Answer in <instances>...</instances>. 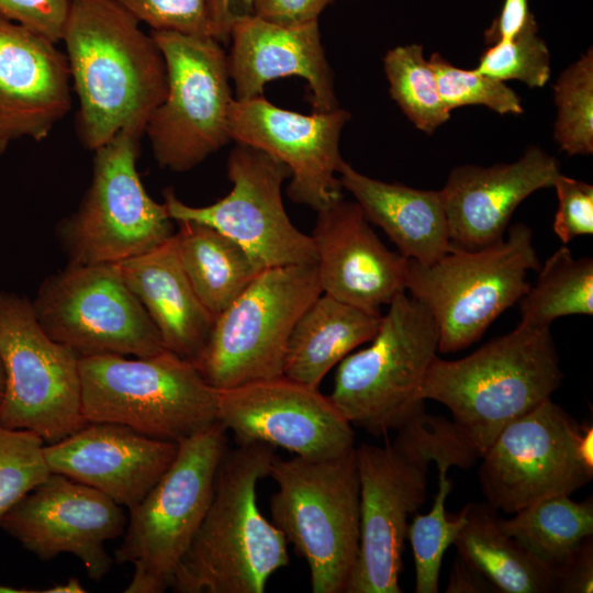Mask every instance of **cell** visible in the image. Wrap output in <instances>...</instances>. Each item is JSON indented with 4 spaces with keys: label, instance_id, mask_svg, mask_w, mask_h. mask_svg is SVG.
I'll list each match as a JSON object with an SVG mask.
<instances>
[{
    "label": "cell",
    "instance_id": "obj_11",
    "mask_svg": "<svg viewBox=\"0 0 593 593\" xmlns=\"http://www.w3.org/2000/svg\"><path fill=\"white\" fill-rule=\"evenodd\" d=\"M165 59L167 92L145 132L163 168L188 171L231 139L227 56L209 36L152 31Z\"/></svg>",
    "mask_w": 593,
    "mask_h": 593
},
{
    "label": "cell",
    "instance_id": "obj_14",
    "mask_svg": "<svg viewBox=\"0 0 593 593\" xmlns=\"http://www.w3.org/2000/svg\"><path fill=\"white\" fill-rule=\"evenodd\" d=\"M0 356L5 373L1 426L33 432L52 444L87 424L80 356L53 340L32 301L14 292L0 291Z\"/></svg>",
    "mask_w": 593,
    "mask_h": 593
},
{
    "label": "cell",
    "instance_id": "obj_31",
    "mask_svg": "<svg viewBox=\"0 0 593 593\" xmlns=\"http://www.w3.org/2000/svg\"><path fill=\"white\" fill-rule=\"evenodd\" d=\"M536 283L519 299L521 324L549 326L567 315L593 313V260L558 248L539 270Z\"/></svg>",
    "mask_w": 593,
    "mask_h": 593
},
{
    "label": "cell",
    "instance_id": "obj_33",
    "mask_svg": "<svg viewBox=\"0 0 593 593\" xmlns=\"http://www.w3.org/2000/svg\"><path fill=\"white\" fill-rule=\"evenodd\" d=\"M438 491L427 514H416L407 527L415 563V592L437 593L440 568L445 551L454 545L466 523V506L449 518L445 503L451 491L452 481L447 477L450 467L437 466Z\"/></svg>",
    "mask_w": 593,
    "mask_h": 593
},
{
    "label": "cell",
    "instance_id": "obj_8",
    "mask_svg": "<svg viewBox=\"0 0 593 593\" xmlns=\"http://www.w3.org/2000/svg\"><path fill=\"white\" fill-rule=\"evenodd\" d=\"M227 444V430L219 421L178 443L170 467L130 510L114 552L118 563L133 568L125 593H161L169 588L208 511Z\"/></svg>",
    "mask_w": 593,
    "mask_h": 593
},
{
    "label": "cell",
    "instance_id": "obj_45",
    "mask_svg": "<svg viewBox=\"0 0 593 593\" xmlns=\"http://www.w3.org/2000/svg\"><path fill=\"white\" fill-rule=\"evenodd\" d=\"M447 593H486L495 592L491 583L459 556L455 559L450 572Z\"/></svg>",
    "mask_w": 593,
    "mask_h": 593
},
{
    "label": "cell",
    "instance_id": "obj_7",
    "mask_svg": "<svg viewBox=\"0 0 593 593\" xmlns=\"http://www.w3.org/2000/svg\"><path fill=\"white\" fill-rule=\"evenodd\" d=\"M540 269L533 232L517 223L506 237L479 249L454 248L422 265L409 259L406 290L434 318L438 351L456 353L477 342L530 287Z\"/></svg>",
    "mask_w": 593,
    "mask_h": 593
},
{
    "label": "cell",
    "instance_id": "obj_47",
    "mask_svg": "<svg viewBox=\"0 0 593 593\" xmlns=\"http://www.w3.org/2000/svg\"><path fill=\"white\" fill-rule=\"evenodd\" d=\"M33 592H37V591L0 585V593H33Z\"/></svg>",
    "mask_w": 593,
    "mask_h": 593
},
{
    "label": "cell",
    "instance_id": "obj_23",
    "mask_svg": "<svg viewBox=\"0 0 593 593\" xmlns=\"http://www.w3.org/2000/svg\"><path fill=\"white\" fill-rule=\"evenodd\" d=\"M55 44L0 16V137L42 141L68 113L70 70Z\"/></svg>",
    "mask_w": 593,
    "mask_h": 593
},
{
    "label": "cell",
    "instance_id": "obj_42",
    "mask_svg": "<svg viewBox=\"0 0 593 593\" xmlns=\"http://www.w3.org/2000/svg\"><path fill=\"white\" fill-rule=\"evenodd\" d=\"M592 536L556 571V592L591 593L593 590Z\"/></svg>",
    "mask_w": 593,
    "mask_h": 593
},
{
    "label": "cell",
    "instance_id": "obj_29",
    "mask_svg": "<svg viewBox=\"0 0 593 593\" xmlns=\"http://www.w3.org/2000/svg\"><path fill=\"white\" fill-rule=\"evenodd\" d=\"M175 232L180 264L203 305L216 317L261 269L236 242L213 227L178 222Z\"/></svg>",
    "mask_w": 593,
    "mask_h": 593
},
{
    "label": "cell",
    "instance_id": "obj_49",
    "mask_svg": "<svg viewBox=\"0 0 593 593\" xmlns=\"http://www.w3.org/2000/svg\"><path fill=\"white\" fill-rule=\"evenodd\" d=\"M9 143L8 139L0 137V156L7 150Z\"/></svg>",
    "mask_w": 593,
    "mask_h": 593
},
{
    "label": "cell",
    "instance_id": "obj_17",
    "mask_svg": "<svg viewBox=\"0 0 593 593\" xmlns=\"http://www.w3.org/2000/svg\"><path fill=\"white\" fill-rule=\"evenodd\" d=\"M217 421L237 445L262 443L305 459L355 448L353 425L328 395L284 376L220 391Z\"/></svg>",
    "mask_w": 593,
    "mask_h": 593
},
{
    "label": "cell",
    "instance_id": "obj_44",
    "mask_svg": "<svg viewBox=\"0 0 593 593\" xmlns=\"http://www.w3.org/2000/svg\"><path fill=\"white\" fill-rule=\"evenodd\" d=\"M255 0H209L210 15L215 38L222 43L230 40L233 25L254 14Z\"/></svg>",
    "mask_w": 593,
    "mask_h": 593
},
{
    "label": "cell",
    "instance_id": "obj_48",
    "mask_svg": "<svg viewBox=\"0 0 593 593\" xmlns=\"http://www.w3.org/2000/svg\"><path fill=\"white\" fill-rule=\"evenodd\" d=\"M4 385H5V373H4L3 362H2V359H1V356H0V403H1L2 398H3Z\"/></svg>",
    "mask_w": 593,
    "mask_h": 593
},
{
    "label": "cell",
    "instance_id": "obj_25",
    "mask_svg": "<svg viewBox=\"0 0 593 593\" xmlns=\"http://www.w3.org/2000/svg\"><path fill=\"white\" fill-rule=\"evenodd\" d=\"M116 265L156 326L165 348L194 363L215 316L193 290L180 264L174 235L158 247Z\"/></svg>",
    "mask_w": 593,
    "mask_h": 593
},
{
    "label": "cell",
    "instance_id": "obj_32",
    "mask_svg": "<svg viewBox=\"0 0 593 593\" xmlns=\"http://www.w3.org/2000/svg\"><path fill=\"white\" fill-rule=\"evenodd\" d=\"M383 67L392 99L417 130L432 134L450 119L422 45L393 47Z\"/></svg>",
    "mask_w": 593,
    "mask_h": 593
},
{
    "label": "cell",
    "instance_id": "obj_20",
    "mask_svg": "<svg viewBox=\"0 0 593 593\" xmlns=\"http://www.w3.org/2000/svg\"><path fill=\"white\" fill-rule=\"evenodd\" d=\"M312 238L322 293L372 313L406 291L409 259L377 236L356 201L317 212Z\"/></svg>",
    "mask_w": 593,
    "mask_h": 593
},
{
    "label": "cell",
    "instance_id": "obj_22",
    "mask_svg": "<svg viewBox=\"0 0 593 593\" xmlns=\"http://www.w3.org/2000/svg\"><path fill=\"white\" fill-rule=\"evenodd\" d=\"M560 175L557 158L538 146L513 163L455 167L440 190L452 246L472 250L500 240L521 202Z\"/></svg>",
    "mask_w": 593,
    "mask_h": 593
},
{
    "label": "cell",
    "instance_id": "obj_43",
    "mask_svg": "<svg viewBox=\"0 0 593 593\" xmlns=\"http://www.w3.org/2000/svg\"><path fill=\"white\" fill-rule=\"evenodd\" d=\"M534 18L528 0H504L499 15L484 32V41L488 45H492L507 40Z\"/></svg>",
    "mask_w": 593,
    "mask_h": 593
},
{
    "label": "cell",
    "instance_id": "obj_24",
    "mask_svg": "<svg viewBox=\"0 0 593 593\" xmlns=\"http://www.w3.org/2000/svg\"><path fill=\"white\" fill-rule=\"evenodd\" d=\"M230 40L227 65L235 100L262 96L267 82L298 76L309 83L313 112L338 108L317 21L283 25L251 14L235 22Z\"/></svg>",
    "mask_w": 593,
    "mask_h": 593
},
{
    "label": "cell",
    "instance_id": "obj_28",
    "mask_svg": "<svg viewBox=\"0 0 593 593\" xmlns=\"http://www.w3.org/2000/svg\"><path fill=\"white\" fill-rule=\"evenodd\" d=\"M497 511L485 503L466 505V523L454 545L458 556L502 593L556 592V573L499 527Z\"/></svg>",
    "mask_w": 593,
    "mask_h": 593
},
{
    "label": "cell",
    "instance_id": "obj_4",
    "mask_svg": "<svg viewBox=\"0 0 593 593\" xmlns=\"http://www.w3.org/2000/svg\"><path fill=\"white\" fill-rule=\"evenodd\" d=\"M562 379L550 327L519 323L463 358L436 356L419 398L448 407L481 457L508 423L551 399Z\"/></svg>",
    "mask_w": 593,
    "mask_h": 593
},
{
    "label": "cell",
    "instance_id": "obj_18",
    "mask_svg": "<svg viewBox=\"0 0 593 593\" xmlns=\"http://www.w3.org/2000/svg\"><path fill=\"white\" fill-rule=\"evenodd\" d=\"M0 527L42 560L76 556L99 581L112 566L104 545L124 533L126 518L102 492L52 472L0 519Z\"/></svg>",
    "mask_w": 593,
    "mask_h": 593
},
{
    "label": "cell",
    "instance_id": "obj_46",
    "mask_svg": "<svg viewBox=\"0 0 593 593\" xmlns=\"http://www.w3.org/2000/svg\"><path fill=\"white\" fill-rule=\"evenodd\" d=\"M42 592L45 593H82L86 592L80 581L76 578H70L66 583L56 584Z\"/></svg>",
    "mask_w": 593,
    "mask_h": 593
},
{
    "label": "cell",
    "instance_id": "obj_6",
    "mask_svg": "<svg viewBox=\"0 0 593 593\" xmlns=\"http://www.w3.org/2000/svg\"><path fill=\"white\" fill-rule=\"evenodd\" d=\"M356 448V447H355ZM326 459L273 457L272 524L305 559L313 593H345L360 537L356 450Z\"/></svg>",
    "mask_w": 593,
    "mask_h": 593
},
{
    "label": "cell",
    "instance_id": "obj_16",
    "mask_svg": "<svg viewBox=\"0 0 593 593\" xmlns=\"http://www.w3.org/2000/svg\"><path fill=\"white\" fill-rule=\"evenodd\" d=\"M233 187L219 201L191 206L171 189L164 204L172 221H192L213 227L239 244L261 269L291 265H315L316 248L311 235L298 230L286 213L281 197L287 165L255 147L236 143L226 161Z\"/></svg>",
    "mask_w": 593,
    "mask_h": 593
},
{
    "label": "cell",
    "instance_id": "obj_1",
    "mask_svg": "<svg viewBox=\"0 0 593 593\" xmlns=\"http://www.w3.org/2000/svg\"><path fill=\"white\" fill-rule=\"evenodd\" d=\"M385 446L356 447L360 497L357 558L345 593H401L399 584L407 518L426 500L432 461L470 468L480 454L452 422L425 407Z\"/></svg>",
    "mask_w": 593,
    "mask_h": 593
},
{
    "label": "cell",
    "instance_id": "obj_35",
    "mask_svg": "<svg viewBox=\"0 0 593 593\" xmlns=\"http://www.w3.org/2000/svg\"><path fill=\"white\" fill-rule=\"evenodd\" d=\"M475 69L500 81L519 80L529 88H541L550 78V53L532 19L514 36L489 46Z\"/></svg>",
    "mask_w": 593,
    "mask_h": 593
},
{
    "label": "cell",
    "instance_id": "obj_2",
    "mask_svg": "<svg viewBox=\"0 0 593 593\" xmlns=\"http://www.w3.org/2000/svg\"><path fill=\"white\" fill-rule=\"evenodd\" d=\"M60 41L85 146L96 150L120 132L142 136L167 92L165 59L152 34L115 0H69Z\"/></svg>",
    "mask_w": 593,
    "mask_h": 593
},
{
    "label": "cell",
    "instance_id": "obj_40",
    "mask_svg": "<svg viewBox=\"0 0 593 593\" xmlns=\"http://www.w3.org/2000/svg\"><path fill=\"white\" fill-rule=\"evenodd\" d=\"M69 0H0V16L57 43L61 40Z\"/></svg>",
    "mask_w": 593,
    "mask_h": 593
},
{
    "label": "cell",
    "instance_id": "obj_21",
    "mask_svg": "<svg viewBox=\"0 0 593 593\" xmlns=\"http://www.w3.org/2000/svg\"><path fill=\"white\" fill-rule=\"evenodd\" d=\"M177 452L178 443L115 423H87L44 446L51 472L89 485L128 510L157 483Z\"/></svg>",
    "mask_w": 593,
    "mask_h": 593
},
{
    "label": "cell",
    "instance_id": "obj_38",
    "mask_svg": "<svg viewBox=\"0 0 593 593\" xmlns=\"http://www.w3.org/2000/svg\"><path fill=\"white\" fill-rule=\"evenodd\" d=\"M153 31L214 36L209 0H115ZM216 40V38H215Z\"/></svg>",
    "mask_w": 593,
    "mask_h": 593
},
{
    "label": "cell",
    "instance_id": "obj_26",
    "mask_svg": "<svg viewBox=\"0 0 593 593\" xmlns=\"http://www.w3.org/2000/svg\"><path fill=\"white\" fill-rule=\"evenodd\" d=\"M337 174L366 219L379 226L405 258L428 265L454 248L440 190L373 179L344 159Z\"/></svg>",
    "mask_w": 593,
    "mask_h": 593
},
{
    "label": "cell",
    "instance_id": "obj_39",
    "mask_svg": "<svg viewBox=\"0 0 593 593\" xmlns=\"http://www.w3.org/2000/svg\"><path fill=\"white\" fill-rule=\"evenodd\" d=\"M553 188L558 210L552 230L563 244L583 235L593 234V186L560 175Z\"/></svg>",
    "mask_w": 593,
    "mask_h": 593
},
{
    "label": "cell",
    "instance_id": "obj_41",
    "mask_svg": "<svg viewBox=\"0 0 593 593\" xmlns=\"http://www.w3.org/2000/svg\"><path fill=\"white\" fill-rule=\"evenodd\" d=\"M333 0H255L254 14L283 25L317 21Z\"/></svg>",
    "mask_w": 593,
    "mask_h": 593
},
{
    "label": "cell",
    "instance_id": "obj_15",
    "mask_svg": "<svg viewBox=\"0 0 593 593\" xmlns=\"http://www.w3.org/2000/svg\"><path fill=\"white\" fill-rule=\"evenodd\" d=\"M32 306L44 332L80 357H148L165 350L116 264H70L40 284Z\"/></svg>",
    "mask_w": 593,
    "mask_h": 593
},
{
    "label": "cell",
    "instance_id": "obj_9",
    "mask_svg": "<svg viewBox=\"0 0 593 593\" xmlns=\"http://www.w3.org/2000/svg\"><path fill=\"white\" fill-rule=\"evenodd\" d=\"M438 345L432 315L402 292L381 316L370 345L337 365L328 398L351 425L387 435L425 407L419 390Z\"/></svg>",
    "mask_w": 593,
    "mask_h": 593
},
{
    "label": "cell",
    "instance_id": "obj_27",
    "mask_svg": "<svg viewBox=\"0 0 593 593\" xmlns=\"http://www.w3.org/2000/svg\"><path fill=\"white\" fill-rule=\"evenodd\" d=\"M381 316V313L368 312L322 293L302 313L291 332L283 376L318 389L335 366L373 338Z\"/></svg>",
    "mask_w": 593,
    "mask_h": 593
},
{
    "label": "cell",
    "instance_id": "obj_3",
    "mask_svg": "<svg viewBox=\"0 0 593 593\" xmlns=\"http://www.w3.org/2000/svg\"><path fill=\"white\" fill-rule=\"evenodd\" d=\"M273 447L253 443L227 449L208 511L169 588L179 593H264L290 562L283 534L257 505L258 481L269 474Z\"/></svg>",
    "mask_w": 593,
    "mask_h": 593
},
{
    "label": "cell",
    "instance_id": "obj_12",
    "mask_svg": "<svg viewBox=\"0 0 593 593\" xmlns=\"http://www.w3.org/2000/svg\"><path fill=\"white\" fill-rule=\"evenodd\" d=\"M141 135L120 132L94 152L91 183L58 226L70 264H119L174 235L164 203L150 198L136 168Z\"/></svg>",
    "mask_w": 593,
    "mask_h": 593
},
{
    "label": "cell",
    "instance_id": "obj_19",
    "mask_svg": "<svg viewBox=\"0 0 593 593\" xmlns=\"http://www.w3.org/2000/svg\"><path fill=\"white\" fill-rule=\"evenodd\" d=\"M349 119V112L340 108L301 114L259 96L233 100L228 128L232 141L287 165L291 171L289 198L318 212L344 198L336 175L343 160L340 133Z\"/></svg>",
    "mask_w": 593,
    "mask_h": 593
},
{
    "label": "cell",
    "instance_id": "obj_5",
    "mask_svg": "<svg viewBox=\"0 0 593 593\" xmlns=\"http://www.w3.org/2000/svg\"><path fill=\"white\" fill-rule=\"evenodd\" d=\"M79 371L87 423L121 424L180 443L217 421L220 390L167 349L148 357L85 356Z\"/></svg>",
    "mask_w": 593,
    "mask_h": 593
},
{
    "label": "cell",
    "instance_id": "obj_30",
    "mask_svg": "<svg viewBox=\"0 0 593 593\" xmlns=\"http://www.w3.org/2000/svg\"><path fill=\"white\" fill-rule=\"evenodd\" d=\"M514 514L499 517L501 530L555 573L593 535L592 497L575 502L570 495H552Z\"/></svg>",
    "mask_w": 593,
    "mask_h": 593
},
{
    "label": "cell",
    "instance_id": "obj_37",
    "mask_svg": "<svg viewBox=\"0 0 593 593\" xmlns=\"http://www.w3.org/2000/svg\"><path fill=\"white\" fill-rule=\"evenodd\" d=\"M438 91L446 109L451 112L465 105H484L499 114H521L519 96L503 81L474 69H461L434 53L429 57Z\"/></svg>",
    "mask_w": 593,
    "mask_h": 593
},
{
    "label": "cell",
    "instance_id": "obj_34",
    "mask_svg": "<svg viewBox=\"0 0 593 593\" xmlns=\"http://www.w3.org/2000/svg\"><path fill=\"white\" fill-rule=\"evenodd\" d=\"M553 138L568 156L593 153V49L569 65L553 85Z\"/></svg>",
    "mask_w": 593,
    "mask_h": 593
},
{
    "label": "cell",
    "instance_id": "obj_13",
    "mask_svg": "<svg viewBox=\"0 0 593 593\" xmlns=\"http://www.w3.org/2000/svg\"><path fill=\"white\" fill-rule=\"evenodd\" d=\"M592 426L548 399L508 423L480 458L486 503L514 514L552 495H571L593 478Z\"/></svg>",
    "mask_w": 593,
    "mask_h": 593
},
{
    "label": "cell",
    "instance_id": "obj_10",
    "mask_svg": "<svg viewBox=\"0 0 593 593\" xmlns=\"http://www.w3.org/2000/svg\"><path fill=\"white\" fill-rule=\"evenodd\" d=\"M321 294L316 264L261 270L215 317L194 366L220 391L283 376L291 332Z\"/></svg>",
    "mask_w": 593,
    "mask_h": 593
},
{
    "label": "cell",
    "instance_id": "obj_36",
    "mask_svg": "<svg viewBox=\"0 0 593 593\" xmlns=\"http://www.w3.org/2000/svg\"><path fill=\"white\" fill-rule=\"evenodd\" d=\"M51 473L38 435L0 425V519Z\"/></svg>",
    "mask_w": 593,
    "mask_h": 593
}]
</instances>
